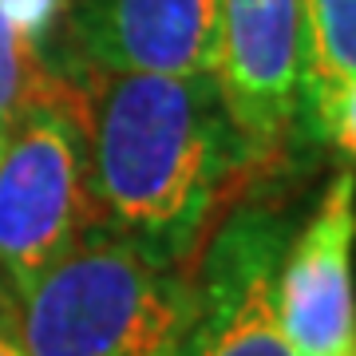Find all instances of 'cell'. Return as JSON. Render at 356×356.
Listing matches in <instances>:
<instances>
[{"label": "cell", "instance_id": "6da1fadb", "mask_svg": "<svg viewBox=\"0 0 356 356\" xmlns=\"http://www.w3.org/2000/svg\"><path fill=\"white\" fill-rule=\"evenodd\" d=\"M72 83L99 222L186 269L234 178L254 166L214 76L79 67Z\"/></svg>", "mask_w": 356, "mask_h": 356}, {"label": "cell", "instance_id": "7a4b0ae2", "mask_svg": "<svg viewBox=\"0 0 356 356\" xmlns=\"http://www.w3.org/2000/svg\"><path fill=\"white\" fill-rule=\"evenodd\" d=\"M191 269L166 266L123 234L88 226L28 289L16 317L32 356H175Z\"/></svg>", "mask_w": 356, "mask_h": 356}, {"label": "cell", "instance_id": "3957f363", "mask_svg": "<svg viewBox=\"0 0 356 356\" xmlns=\"http://www.w3.org/2000/svg\"><path fill=\"white\" fill-rule=\"evenodd\" d=\"M95 226L88 147L72 79L48 88L0 131V281L28 289Z\"/></svg>", "mask_w": 356, "mask_h": 356}, {"label": "cell", "instance_id": "277c9868", "mask_svg": "<svg viewBox=\"0 0 356 356\" xmlns=\"http://www.w3.org/2000/svg\"><path fill=\"white\" fill-rule=\"evenodd\" d=\"M289 234L266 206L229 214L191 261V309L175 356H293L277 321V266Z\"/></svg>", "mask_w": 356, "mask_h": 356}, {"label": "cell", "instance_id": "5b68a950", "mask_svg": "<svg viewBox=\"0 0 356 356\" xmlns=\"http://www.w3.org/2000/svg\"><path fill=\"white\" fill-rule=\"evenodd\" d=\"M214 83L250 163L277 159L297 123L301 4L218 0Z\"/></svg>", "mask_w": 356, "mask_h": 356}, {"label": "cell", "instance_id": "8992f818", "mask_svg": "<svg viewBox=\"0 0 356 356\" xmlns=\"http://www.w3.org/2000/svg\"><path fill=\"white\" fill-rule=\"evenodd\" d=\"M277 321L293 356H356V175L341 170L277 266Z\"/></svg>", "mask_w": 356, "mask_h": 356}, {"label": "cell", "instance_id": "52a82bcc", "mask_svg": "<svg viewBox=\"0 0 356 356\" xmlns=\"http://www.w3.org/2000/svg\"><path fill=\"white\" fill-rule=\"evenodd\" d=\"M218 0H79V67L143 76H214Z\"/></svg>", "mask_w": 356, "mask_h": 356}, {"label": "cell", "instance_id": "ba28073f", "mask_svg": "<svg viewBox=\"0 0 356 356\" xmlns=\"http://www.w3.org/2000/svg\"><path fill=\"white\" fill-rule=\"evenodd\" d=\"M301 4V83L297 119L317 127L332 95L356 76V0H297Z\"/></svg>", "mask_w": 356, "mask_h": 356}, {"label": "cell", "instance_id": "9c48e42d", "mask_svg": "<svg viewBox=\"0 0 356 356\" xmlns=\"http://www.w3.org/2000/svg\"><path fill=\"white\" fill-rule=\"evenodd\" d=\"M51 72L40 64L36 32L0 0V131L48 88Z\"/></svg>", "mask_w": 356, "mask_h": 356}, {"label": "cell", "instance_id": "30bf717a", "mask_svg": "<svg viewBox=\"0 0 356 356\" xmlns=\"http://www.w3.org/2000/svg\"><path fill=\"white\" fill-rule=\"evenodd\" d=\"M313 135L329 139L332 147L348 159V163H356V76L348 79V83L332 95L329 107L321 111Z\"/></svg>", "mask_w": 356, "mask_h": 356}, {"label": "cell", "instance_id": "8fae6325", "mask_svg": "<svg viewBox=\"0 0 356 356\" xmlns=\"http://www.w3.org/2000/svg\"><path fill=\"white\" fill-rule=\"evenodd\" d=\"M0 356H32L20 332V317H16V297L4 281H0Z\"/></svg>", "mask_w": 356, "mask_h": 356}]
</instances>
